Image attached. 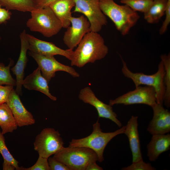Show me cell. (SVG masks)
Returning a JSON list of instances; mask_svg holds the SVG:
<instances>
[{"mask_svg": "<svg viewBox=\"0 0 170 170\" xmlns=\"http://www.w3.org/2000/svg\"><path fill=\"white\" fill-rule=\"evenodd\" d=\"M109 49L102 36L97 32L90 31L86 33L73 51L71 65L79 68L88 63H94L104 58Z\"/></svg>", "mask_w": 170, "mask_h": 170, "instance_id": "cell-1", "label": "cell"}, {"mask_svg": "<svg viewBox=\"0 0 170 170\" xmlns=\"http://www.w3.org/2000/svg\"><path fill=\"white\" fill-rule=\"evenodd\" d=\"M99 5L103 13L112 20L123 36L128 34L140 18L137 12L126 5L118 4L114 0H99Z\"/></svg>", "mask_w": 170, "mask_h": 170, "instance_id": "cell-2", "label": "cell"}, {"mask_svg": "<svg viewBox=\"0 0 170 170\" xmlns=\"http://www.w3.org/2000/svg\"><path fill=\"white\" fill-rule=\"evenodd\" d=\"M125 126L111 132L102 131L98 120L93 125V130L88 136L79 139H72L69 143V147H83L94 150L96 154L98 161L102 162L104 160V152L107 145L114 137L124 134Z\"/></svg>", "mask_w": 170, "mask_h": 170, "instance_id": "cell-3", "label": "cell"}, {"mask_svg": "<svg viewBox=\"0 0 170 170\" xmlns=\"http://www.w3.org/2000/svg\"><path fill=\"white\" fill-rule=\"evenodd\" d=\"M27 26L32 31L38 32L46 37L57 34L62 28L61 23L49 7L36 8L31 12Z\"/></svg>", "mask_w": 170, "mask_h": 170, "instance_id": "cell-4", "label": "cell"}, {"mask_svg": "<svg viewBox=\"0 0 170 170\" xmlns=\"http://www.w3.org/2000/svg\"><path fill=\"white\" fill-rule=\"evenodd\" d=\"M121 59L122 63V71L123 75L133 81L136 88L141 85L154 88L156 93V102L163 104L165 87L164 83L165 70L162 62L161 60L159 63L158 70L156 73L152 75H148L141 72H132L128 68L126 62L122 57Z\"/></svg>", "mask_w": 170, "mask_h": 170, "instance_id": "cell-5", "label": "cell"}, {"mask_svg": "<svg viewBox=\"0 0 170 170\" xmlns=\"http://www.w3.org/2000/svg\"><path fill=\"white\" fill-rule=\"evenodd\" d=\"M53 158L64 164L71 170H86L91 163L98 161L96 153L83 147H64Z\"/></svg>", "mask_w": 170, "mask_h": 170, "instance_id": "cell-6", "label": "cell"}, {"mask_svg": "<svg viewBox=\"0 0 170 170\" xmlns=\"http://www.w3.org/2000/svg\"><path fill=\"white\" fill-rule=\"evenodd\" d=\"M64 144L58 130L46 128L36 137L34 143V149L39 156L48 159L61 150L64 147Z\"/></svg>", "mask_w": 170, "mask_h": 170, "instance_id": "cell-7", "label": "cell"}, {"mask_svg": "<svg viewBox=\"0 0 170 170\" xmlns=\"http://www.w3.org/2000/svg\"><path fill=\"white\" fill-rule=\"evenodd\" d=\"M99 0H73L74 12L82 13L88 20L91 31L98 32L107 22L106 16L101 11Z\"/></svg>", "mask_w": 170, "mask_h": 170, "instance_id": "cell-8", "label": "cell"}, {"mask_svg": "<svg viewBox=\"0 0 170 170\" xmlns=\"http://www.w3.org/2000/svg\"><path fill=\"white\" fill-rule=\"evenodd\" d=\"M156 102V93L154 88L150 86H139L135 89L122 95L115 99L109 101L111 106L118 104L130 105L137 104H145L151 107Z\"/></svg>", "mask_w": 170, "mask_h": 170, "instance_id": "cell-9", "label": "cell"}, {"mask_svg": "<svg viewBox=\"0 0 170 170\" xmlns=\"http://www.w3.org/2000/svg\"><path fill=\"white\" fill-rule=\"evenodd\" d=\"M28 54L36 61L42 71V75L48 83L55 76V72L58 71L66 72L74 77L80 76V74L74 68L61 63L54 56H46L30 51Z\"/></svg>", "mask_w": 170, "mask_h": 170, "instance_id": "cell-10", "label": "cell"}, {"mask_svg": "<svg viewBox=\"0 0 170 170\" xmlns=\"http://www.w3.org/2000/svg\"><path fill=\"white\" fill-rule=\"evenodd\" d=\"M71 26L67 28L63 40L69 49L73 50L80 43L84 35L91 31L90 23L84 15L78 17H72Z\"/></svg>", "mask_w": 170, "mask_h": 170, "instance_id": "cell-11", "label": "cell"}, {"mask_svg": "<svg viewBox=\"0 0 170 170\" xmlns=\"http://www.w3.org/2000/svg\"><path fill=\"white\" fill-rule=\"evenodd\" d=\"M78 97L84 103L93 106L96 109L99 119L103 118L109 119L119 127H122V124L117 119V115L113 111L112 106L99 99L89 87H87L82 89L80 92Z\"/></svg>", "mask_w": 170, "mask_h": 170, "instance_id": "cell-12", "label": "cell"}, {"mask_svg": "<svg viewBox=\"0 0 170 170\" xmlns=\"http://www.w3.org/2000/svg\"><path fill=\"white\" fill-rule=\"evenodd\" d=\"M153 116L147 129L151 134H165L170 132V112L163 104L156 103L151 107Z\"/></svg>", "mask_w": 170, "mask_h": 170, "instance_id": "cell-13", "label": "cell"}, {"mask_svg": "<svg viewBox=\"0 0 170 170\" xmlns=\"http://www.w3.org/2000/svg\"><path fill=\"white\" fill-rule=\"evenodd\" d=\"M26 37L29 43L28 50L30 51L46 56L60 55L71 60L73 50L61 49L52 42L39 40L27 33Z\"/></svg>", "mask_w": 170, "mask_h": 170, "instance_id": "cell-14", "label": "cell"}, {"mask_svg": "<svg viewBox=\"0 0 170 170\" xmlns=\"http://www.w3.org/2000/svg\"><path fill=\"white\" fill-rule=\"evenodd\" d=\"M6 103L11 110L18 126H28L35 123L33 115L25 108L19 95L14 89L11 90Z\"/></svg>", "mask_w": 170, "mask_h": 170, "instance_id": "cell-15", "label": "cell"}, {"mask_svg": "<svg viewBox=\"0 0 170 170\" xmlns=\"http://www.w3.org/2000/svg\"><path fill=\"white\" fill-rule=\"evenodd\" d=\"M27 33L24 30L20 35L21 48L18 61L11 70L16 77V92L19 95L22 94V83L24 80V71L28 60L26 55L29 43L26 37Z\"/></svg>", "mask_w": 170, "mask_h": 170, "instance_id": "cell-16", "label": "cell"}, {"mask_svg": "<svg viewBox=\"0 0 170 170\" xmlns=\"http://www.w3.org/2000/svg\"><path fill=\"white\" fill-rule=\"evenodd\" d=\"M138 116H131L125 126L124 133L129 141L132 155V162L143 159L138 130Z\"/></svg>", "mask_w": 170, "mask_h": 170, "instance_id": "cell-17", "label": "cell"}, {"mask_svg": "<svg viewBox=\"0 0 170 170\" xmlns=\"http://www.w3.org/2000/svg\"><path fill=\"white\" fill-rule=\"evenodd\" d=\"M146 148L148 159L151 162H155L160 154L170 149V134L152 135Z\"/></svg>", "mask_w": 170, "mask_h": 170, "instance_id": "cell-18", "label": "cell"}, {"mask_svg": "<svg viewBox=\"0 0 170 170\" xmlns=\"http://www.w3.org/2000/svg\"><path fill=\"white\" fill-rule=\"evenodd\" d=\"M48 83L41 74V70L38 67L24 79L22 86L29 90L39 91L52 100L56 101V97L52 95L49 92Z\"/></svg>", "mask_w": 170, "mask_h": 170, "instance_id": "cell-19", "label": "cell"}, {"mask_svg": "<svg viewBox=\"0 0 170 170\" xmlns=\"http://www.w3.org/2000/svg\"><path fill=\"white\" fill-rule=\"evenodd\" d=\"M75 6L73 0H57L49 6L61 21L62 27L67 28L71 24V9Z\"/></svg>", "mask_w": 170, "mask_h": 170, "instance_id": "cell-20", "label": "cell"}, {"mask_svg": "<svg viewBox=\"0 0 170 170\" xmlns=\"http://www.w3.org/2000/svg\"><path fill=\"white\" fill-rule=\"evenodd\" d=\"M167 0H153L149 9L144 13V19L149 23H158L164 14Z\"/></svg>", "mask_w": 170, "mask_h": 170, "instance_id": "cell-21", "label": "cell"}, {"mask_svg": "<svg viewBox=\"0 0 170 170\" xmlns=\"http://www.w3.org/2000/svg\"><path fill=\"white\" fill-rule=\"evenodd\" d=\"M18 125L10 108L6 103L0 105V127L3 134L12 133Z\"/></svg>", "mask_w": 170, "mask_h": 170, "instance_id": "cell-22", "label": "cell"}, {"mask_svg": "<svg viewBox=\"0 0 170 170\" xmlns=\"http://www.w3.org/2000/svg\"><path fill=\"white\" fill-rule=\"evenodd\" d=\"M0 5L8 10L31 12L37 8L36 0H0Z\"/></svg>", "mask_w": 170, "mask_h": 170, "instance_id": "cell-23", "label": "cell"}, {"mask_svg": "<svg viewBox=\"0 0 170 170\" xmlns=\"http://www.w3.org/2000/svg\"><path fill=\"white\" fill-rule=\"evenodd\" d=\"M160 58L165 70L164 83L165 91L163 103L167 108L170 107V54H162Z\"/></svg>", "mask_w": 170, "mask_h": 170, "instance_id": "cell-24", "label": "cell"}, {"mask_svg": "<svg viewBox=\"0 0 170 170\" xmlns=\"http://www.w3.org/2000/svg\"><path fill=\"white\" fill-rule=\"evenodd\" d=\"M14 64L13 60H11L8 65L5 66L2 63H0V85L16 86V80L11 75L10 68Z\"/></svg>", "mask_w": 170, "mask_h": 170, "instance_id": "cell-25", "label": "cell"}, {"mask_svg": "<svg viewBox=\"0 0 170 170\" xmlns=\"http://www.w3.org/2000/svg\"><path fill=\"white\" fill-rule=\"evenodd\" d=\"M153 0H120V2L128 5L133 10L146 12L152 4Z\"/></svg>", "mask_w": 170, "mask_h": 170, "instance_id": "cell-26", "label": "cell"}, {"mask_svg": "<svg viewBox=\"0 0 170 170\" xmlns=\"http://www.w3.org/2000/svg\"><path fill=\"white\" fill-rule=\"evenodd\" d=\"M0 153L3 156V161L13 165L16 170H23V168L18 165L19 162L16 160L10 152L6 145L3 134L0 131Z\"/></svg>", "mask_w": 170, "mask_h": 170, "instance_id": "cell-27", "label": "cell"}, {"mask_svg": "<svg viewBox=\"0 0 170 170\" xmlns=\"http://www.w3.org/2000/svg\"><path fill=\"white\" fill-rule=\"evenodd\" d=\"M150 163H146L143 159L132 162L130 166L122 168V170H155Z\"/></svg>", "mask_w": 170, "mask_h": 170, "instance_id": "cell-28", "label": "cell"}, {"mask_svg": "<svg viewBox=\"0 0 170 170\" xmlns=\"http://www.w3.org/2000/svg\"><path fill=\"white\" fill-rule=\"evenodd\" d=\"M48 159L39 156L36 163L27 168H23V170H50Z\"/></svg>", "mask_w": 170, "mask_h": 170, "instance_id": "cell-29", "label": "cell"}, {"mask_svg": "<svg viewBox=\"0 0 170 170\" xmlns=\"http://www.w3.org/2000/svg\"><path fill=\"white\" fill-rule=\"evenodd\" d=\"M48 159L50 170H71L67 166L53 157L50 156Z\"/></svg>", "mask_w": 170, "mask_h": 170, "instance_id": "cell-30", "label": "cell"}, {"mask_svg": "<svg viewBox=\"0 0 170 170\" xmlns=\"http://www.w3.org/2000/svg\"><path fill=\"white\" fill-rule=\"evenodd\" d=\"M166 17L162 26L159 30V34L162 35L167 31L170 23V0H167L165 13Z\"/></svg>", "mask_w": 170, "mask_h": 170, "instance_id": "cell-31", "label": "cell"}, {"mask_svg": "<svg viewBox=\"0 0 170 170\" xmlns=\"http://www.w3.org/2000/svg\"><path fill=\"white\" fill-rule=\"evenodd\" d=\"M13 87V86L11 85L3 86L0 85V105L6 103Z\"/></svg>", "mask_w": 170, "mask_h": 170, "instance_id": "cell-32", "label": "cell"}, {"mask_svg": "<svg viewBox=\"0 0 170 170\" xmlns=\"http://www.w3.org/2000/svg\"><path fill=\"white\" fill-rule=\"evenodd\" d=\"M11 14L9 10L1 8L0 9V25L9 20Z\"/></svg>", "mask_w": 170, "mask_h": 170, "instance_id": "cell-33", "label": "cell"}, {"mask_svg": "<svg viewBox=\"0 0 170 170\" xmlns=\"http://www.w3.org/2000/svg\"><path fill=\"white\" fill-rule=\"evenodd\" d=\"M56 0H36L37 8L48 7Z\"/></svg>", "mask_w": 170, "mask_h": 170, "instance_id": "cell-34", "label": "cell"}, {"mask_svg": "<svg viewBox=\"0 0 170 170\" xmlns=\"http://www.w3.org/2000/svg\"><path fill=\"white\" fill-rule=\"evenodd\" d=\"M103 168L98 166L96 162H93L89 164L86 168V170H102Z\"/></svg>", "mask_w": 170, "mask_h": 170, "instance_id": "cell-35", "label": "cell"}, {"mask_svg": "<svg viewBox=\"0 0 170 170\" xmlns=\"http://www.w3.org/2000/svg\"><path fill=\"white\" fill-rule=\"evenodd\" d=\"M3 170H14L15 167L12 164L3 161Z\"/></svg>", "mask_w": 170, "mask_h": 170, "instance_id": "cell-36", "label": "cell"}, {"mask_svg": "<svg viewBox=\"0 0 170 170\" xmlns=\"http://www.w3.org/2000/svg\"><path fill=\"white\" fill-rule=\"evenodd\" d=\"M1 39H2V38H1V36H0V41H1Z\"/></svg>", "mask_w": 170, "mask_h": 170, "instance_id": "cell-37", "label": "cell"}, {"mask_svg": "<svg viewBox=\"0 0 170 170\" xmlns=\"http://www.w3.org/2000/svg\"><path fill=\"white\" fill-rule=\"evenodd\" d=\"M1 5H0V9L1 8Z\"/></svg>", "mask_w": 170, "mask_h": 170, "instance_id": "cell-38", "label": "cell"}]
</instances>
